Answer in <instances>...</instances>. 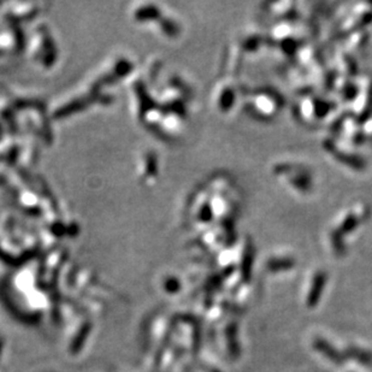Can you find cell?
Masks as SVG:
<instances>
[{"instance_id":"obj_1","label":"cell","mask_w":372,"mask_h":372,"mask_svg":"<svg viewBox=\"0 0 372 372\" xmlns=\"http://www.w3.org/2000/svg\"><path fill=\"white\" fill-rule=\"evenodd\" d=\"M313 347H314V349L318 350L320 354H323L325 358H328L330 361L334 362V364H337V365L343 364L344 356L342 355L337 349H335L334 346H332L331 343H329L328 341L318 337L313 341Z\"/></svg>"},{"instance_id":"obj_2","label":"cell","mask_w":372,"mask_h":372,"mask_svg":"<svg viewBox=\"0 0 372 372\" xmlns=\"http://www.w3.org/2000/svg\"><path fill=\"white\" fill-rule=\"evenodd\" d=\"M325 283H326L325 274H324V272H318V274H316V276H314V278H313V282H312V284H311L310 293H308V295H307V301H306V304H307L308 307L312 308L316 305H318V302H319V300H320V296H322V294H323Z\"/></svg>"},{"instance_id":"obj_3","label":"cell","mask_w":372,"mask_h":372,"mask_svg":"<svg viewBox=\"0 0 372 372\" xmlns=\"http://www.w3.org/2000/svg\"><path fill=\"white\" fill-rule=\"evenodd\" d=\"M268 269L272 272L278 271H286V270L292 269L294 266V260L290 258H276V259H271L266 264Z\"/></svg>"},{"instance_id":"obj_4","label":"cell","mask_w":372,"mask_h":372,"mask_svg":"<svg viewBox=\"0 0 372 372\" xmlns=\"http://www.w3.org/2000/svg\"><path fill=\"white\" fill-rule=\"evenodd\" d=\"M348 355L350 358L358 360L361 364H372V355L368 352H366V350L358 349V348H349L348 349Z\"/></svg>"}]
</instances>
